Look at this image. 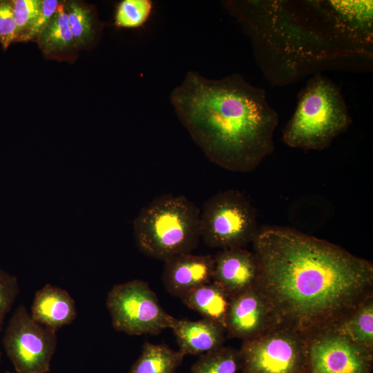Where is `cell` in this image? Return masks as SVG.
<instances>
[{
	"instance_id": "cell-1",
	"label": "cell",
	"mask_w": 373,
	"mask_h": 373,
	"mask_svg": "<svg viewBox=\"0 0 373 373\" xmlns=\"http://www.w3.org/2000/svg\"><path fill=\"white\" fill-rule=\"evenodd\" d=\"M256 288L272 319L297 334L329 329L365 302L373 267L343 248L295 229H259L252 241Z\"/></svg>"
},
{
	"instance_id": "cell-24",
	"label": "cell",
	"mask_w": 373,
	"mask_h": 373,
	"mask_svg": "<svg viewBox=\"0 0 373 373\" xmlns=\"http://www.w3.org/2000/svg\"><path fill=\"white\" fill-rule=\"evenodd\" d=\"M17 39V27L11 1H0V44L4 49Z\"/></svg>"
},
{
	"instance_id": "cell-6",
	"label": "cell",
	"mask_w": 373,
	"mask_h": 373,
	"mask_svg": "<svg viewBox=\"0 0 373 373\" xmlns=\"http://www.w3.org/2000/svg\"><path fill=\"white\" fill-rule=\"evenodd\" d=\"M113 328L131 336L158 334L171 329L177 318L160 305L148 283L133 280L114 285L106 298Z\"/></svg>"
},
{
	"instance_id": "cell-10",
	"label": "cell",
	"mask_w": 373,
	"mask_h": 373,
	"mask_svg": "<svg viewBox=\"0 0 373 373\" xmlns=\"http://www.w3.org/2000/svg\"><path fill=\"white\" fill-rule=\"evenodd\" d=\"M271 320L265 298L254 286L231 298L225 331L230 336L245 341L262 334Z\"/></svg>"
},
{
	"instance_id": "cell-27",
	"label": "cell",
	"mask_w": 373,
	"mask_h": 373,
	"mask_svg": "<svg viewBox=\"0 0 373 373\" xmlns=\"http://www.w3.org/2000/svg\"><path fill=\"white\" fill-rule=\"evenodd\" d=\"M4 373H12V372H10V371L7 370V371H6Z\"/></svg>"
},
{
	"instance_id": "cell-9",
	"label": "cell",
	"mask_w": 373,
	"mask_h": 373,
	"mask_svg": "<svg viewBox=\"0 0 373 373\" xmlns=\"http://www.w3.org/2000/svg\"><path fill=\"white\" fill-rule=\"evenodd\" d=\"M372 362L371 350L329 329L307 349L309 373H370Z\"/></svg>"
},
{
	"instance_id": "cell-21",
	"label": "cell",
	"mask_w": 373,
	"mask_h": 373,
	"mask_svg": "<svg viewBox=\"0 0 373 373\" xmlns=\"http://www.w3.org/2000/svg\"><path fill=\"white\" fill-rule=\"evenodd\" d=\"M153 8L151 0H124L117 7L115 24L119 28L142 27L149 21Z\"/></svg>"
},
{
	"instance_id": "cell-13",
	"label": "cell",
	"mask_w": 373,
	"mask_h": 373,
	"mask_svg": "<svg viewBox=\"0 0 373 373\" xmlns=\"http://www.w3.org/2000/svg\"><path fill=\"white\" fill-rule=\"evenodd\" d=\"M30 314L38 323L57 332L71 324L77 312L74 299L66 289L47 284L36 291Z\"/></svg>"
},
{
	"instance_id": "cell-2",
	"label": "cell",
	"mask_w": 373,
	"mask_h": 373,
	"mask_svg": "<svg viewBox=\"0 0 373 373\" xmlns=\"http://www.w3.org/2000/svg\"><path fill=\"white\" fill-rule=\"evenodd\" d=\"M170 100L207 158L226 170L252 171L274 151L278 113L239 74L211 79L189 71Z\"/></svg>"
},
{
	"instance_id": "cell-4",
	"label": "cell",
	"mask_w": 373,
	"mask_h": 373,
	"mask_svg": "<svg viewBox=\"0 0 373 373\" xmlns=\"http://www.w3.org/2000/svg\"><path fill=\"white\" fill-rule=\"evenodd\" d=\"M352 123L341 89L316 74L298 96L296 110L283 132V141L292 148L323 150Z\"/></svg>"
},
{
	"instance_id": "cell-14",
	"label": "cell",
	"mask_w": 373,
	"mask_h": 373,
	"mask_svg": "<svg viewBox=\"0 0 373 373\" xmlns=\"http://www.w3.org/2000/svg\"><path fill=\"white\" fill-rule=\"evenodd\" d=\"M171 329L184 356L202 355L222 347L225 329L209 319H176Z\"/></svg>"
},
{
	"instance_id": "cell-11",
	"label": "cell",
	"mask_w": 373,
	"mask_h": 373,
	"mask_svg": "<svg viewBox=\"0 0 373 373\" xmlns=\"http://www.w3.org/2000/svg\"><path fill=\"white\" fill-rule=\"evenodd\" d=\"M258 272L254 252L243 248L221 249L213 256L212 281L232 298L255 286Z\"/></svg>"
},
{
	"instance_id": "cell-25",
	"label": "cell",
	"mask_w": 373,
	"mask_h": 373,
	"mask_svg": "<svg viewBox=\"0 0 373 373\" xmlns=\"http://www.w3.org/2000/svg\"><path fill=\"white\" fill-rule=\"evenodd\" d=\"M59 3V1L57 0L42 1L41 11L35 22L28 32L22 38L21 41H28L34 39L35 37H37V36L48 24V21L56 11Z\"/></svg>"
},
{
	"instance_id": "cell-5",
	"label": "cell",
	"mask_w": 373,
	"mask_h": 373,
	"mask_svg": "<svg viewBox=\"0 0 373 373\" xmlns=\"http://www.w3.org/2000/svg\"><path fill=\"white\" fill-rule=\"evenodd\" d=\"M200 236L211 248H242L257 235V213L249 198L237 190L219 192L203 204Z\"/></svg>"
},
{
	"instance_id": "cell-22",
	"label": "cell",
	"mask_w": 373,
	"mask_h": 373,
	"mask_svg": "<svg viewBox=\"0 0 373 373\" xmlns=\"http://www.w3.org/2000/svg\"><path fill=\"white\" fill-rule=\"evenodd\" d=\"M11 1L17 27V41H21L22 38L35 22L41 11L42 1L15 0Z\"/></svg>"
},
{
	"instance_id": "cell-16",
	"label": "cell",
	"mask_w": 373,
	"mask_h": 373,
	"mask_svg": "<svg viewBox=\"0 0 373 373\" xmlns=\"http://www.w3.org/2000/svg\"><path fill=\"white\" fill-rule=\"evenodd\" d=\"M184 355L164 344L146 342L127 373H175Z\"/></svg>"
},
{
	"instance_id": "cell-3",
	"label": "cell",
	"mask_w": 373,
	"mask_h": 373,
	"mask_svg": "<svg viewBox=\"0 0 373 373\" xmlns=\"http://www.w3.org/2000/svg\"><path fill=\"white\" fill-rule=\"evenodd\" d=\"M200 210L185 196L167 194L145 206L133 222L138 249L146 256L165 261L191 253L200 236Z\"/></svg>"
},
{
	"instance_id": "cell-8",
	"label": "cell",
	"mask_w": 373,
	"mask_h": 373,
	"mask_svg": "<svg viewBox=\"0 0 373 373\" xmlns=\"http://www.w3.org/2000/svg\"><path fill=\"white\" fill-rule=\"evenodd\" d=\"M243 373H304L307 349L298 334L285 329L244 341L239 351Z\"/></svg>"
},
{
	"instance_id": "cell-26",
	"label": "cell",
	"mask_w": 373,
	"mask_h": 373,
	"mask_svg": "<svg viewBox=\"0 0 373 373\" xmlns=\"http://www.w3.org/2000/svg\"><path fill=\"white\" fill-rule=\"evenodd\" d=\"M1 352L0 350V365H1Z\"/></svg>"
},
{
	"instance_id": "cell-23",
	"label": "cell",
	"mask_w": 373,
	"mask_h": 373,
	"mask_svg": "<svg viewBox=\"0 0 373 373\" xmlns=\"http://www.w3.org/2000/svg\"><path fill=\"white\" fill-rule=\"evenodd\" d=\"M19 292L17 278L0 269V332Z\"/></svg>"
},
{
	"instance_id": "cell-17",
	"label": "cell",
	"mask_w": 373,
	"mask_h": 373,
	"mask_svg": "<svg viewBox=\"0 0 373 373\" xmlns=\"http://www.w3.org/2000/svg\"><path fill=\"white\" fill-rule=\"evenodd\" d=\"M328 329L372 351L373 347L372 301L370 300L365 301L352 315L340 321Z\"/></svg>"
},
{
	"instance_id": "cell-20",
	"label": "cell",
	"mask_w": 373,
	"mask_h": 373,
	"mask_svg": "<svg viewBox=\"0 0 373 373\" xmlns=\"http://www.w3.org/2000/svg\"><path fill=\"white\" fill-rule=\"evenodd\" d=\"M74 46L82 47L95 37L93 16L83 4L73 1L66 5Z\"/></svg>"
},
{
	"instance_id": "cell-7",
	"label": "cell",
	"mask_w": 373,
	"mask_h": 373,
	"mask_svg": "<svg viewBox=\"0 0 373 373\" xmlns=\"http://www.w3.org/2000/svg\"><path fill=\"white\" fill-rule=\"evenodd\" d=\"M57 332L36 322L26 307L18 306L2 339L17 373H48L57 345Z\"/></svg>"
},
{
	"instance_id": "cell-12",
	"label": "cell",
	"mask_w": 373,
	"mask_h": 373,
	"mask_svg": "<svg viewBox=\"0 0 373 373\" xmlns=\"http://www.w3.org/2000/svg\"><path fill=\"white\" fill-rule=\"evenodd\" d=\"M213 273L211 256L182 254L164 261L162 281L170 294L180 298L189 291L211 283Z\"/></svg>"
},
{
	"instance_id": "cell-15",
	"label": "cell",
	"mask_w": 373,
	"mask_h": 373,
	"mask_svg": "<svg viewBox=\"0 0 373 373\" xmlns=\"http://www.w3.org/2000/svg\"><path fill=\"white\" fill-rule=\"evenodd\" d=\"M231 298L222 288L211 281L189 291L180 300L204 318L218 323L225 329Z\"/></svg>"
},
{
	"instance_id": "cell-18",
	"label": "cell",
	"mask_w": 373,
	"mask_h": 373,
	"mask_svg": "<svg viewBox=\"0 0 373 373\" xmlns=\"http://www.w3.org/2000/svg\"><path fill=\"white\" fill-rule=\"evenodd\" d=\"M37 39L41 49L48 55L63 52L74 46L66 5L59 3Z\"/></svg>"
},
{
	"instance_id": "cell-19",
	"label": "cell",
	"mask_w": 373,
	"mask_h": 373,
	"mask_svg": "<svg viewBox=\"0 0 373 373\" xmlns=\"http://www.w3.org/2000/svg\"><path fill=\"white\" fill-rule=\"evenodd\" d=\"M240 366L239 351L221 347L201 355L190 373H238Z\"/></svg>"
}]
</instances>
